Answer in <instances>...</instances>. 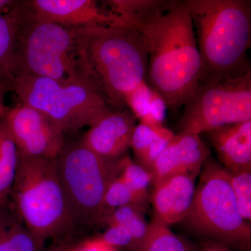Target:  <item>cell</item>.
Masks as SVG:
<instances>
[{
    "mask_svg": "<svg viewBox=\"0 0 251 251\" xmlns=\"http://www.w3.org/2000/svg\"><path fill=\"white\" fill-rule=\"evenodd\" d=\"M204 133L227 171L251 170V120L222 126Z\"/></svg>",
    "mask_w": 251,
    "mask_h": 251,
    "instance_id": "obj_15",
    "label": "cell"
},
{
    "mask_svg": "<svg viewBox=\"0 0 251 251\" xmlns=\"http://www.w3.org/2000/svg\"><path fill=\"white\" fill-rule=\"evenodd\" d=\"M229 181L239 214L247 221L251 220V170L228 171Z\"/></svg>",
    "mask_w": 251,
    "mask_h": 251,
    "instance_id": "obj_24",
    "label": "cell"
},
{
    "mask_svg": "<svg viewBox=\"0 0 251 251\" xmlns=\"http://www.w3.org/2000/svg\"><path fill=\"white\" fill-rule=\"evenodd\" d=\"M92 77L115 110L126 109L125 97L146 80L148 53L141 33L122 27L79 29Z\"/></svg>",
    "mask_w": 251,
    "mask_h": 251,
    "instance_id": "obj_3",
    "label": "cell"
},
{
    "mask_svg": "<svg viewBox=\"0 0 251 251\" xmlns=\"http://www.w3.org/2000/svg\"><path fill=\"white\" fill-rule=\"evenodd\" d=\"M150 87L145 80L125 97L126 106L130 109L131 113L139 121L150 115Z\"/></svg>",
    "mask_w": 251,
    "mask_h": 251,
    "instance_id": "obj_25",
    "label": "cell"
},
{
    "mask_svg": "<svg viewBox=\"0 0 251 251\" xmlns=\"http://www.w3.org/2000/svg\"><path fill=\"white\" fill-rule=\"evenodd\" d=\"M191 209L184 220L191 230L225 245L246 247L251 226L239 214L228 171L206 160Z\"/></svg>",
    "mask_w": 251,
    "mask_h": 251,
    "instance_id": "obj_8",
    "label": "cell"
},
{
    "mask_svg": "<svg viewBox=\"0 0 251 251\" xmlns=\"http://www.w3.org/2000/svg\"><path fill=\"white\" fill-rule=\"evenodd\" d=\"M45 242L25 226L9 204H0V251H45Z\"/></svg>",
    "mask_w": 251,
    "mask_h": 251,
    "instance_id": "obj_17",
    "label": "cell"
},
{
    "mask_svg": "<svg viewBox=\"0 0 251 251\" xmlns=\"http://www.w3.org/2000/svg\"><path fill=\"white\" fill-rule=\"evenodd\" d=\"M174 135V133L172 130L165 127L158 133L156 139L153 140V143L149 147L146 152L138 161L139 165L151 173L153 163L164 151Z\"/></svg>",
    "mask_w": 251,
    "mask_h": 251,
    "instance_id": "obj_27",
    "label": "cell"
},
{
    "mask_svg": "<svg viewBox=\"0 0 251 251\" xmlns=\"http://www.w3.org/2000/svg\"><path fill=\"white\" fill-rule=\"evenodd\" d=\"M9 204L25 226L44 242H67L77 233L59 180L57 158L19 156Z\"/></svg>",
    "mask_w": 251,
    "mask_h": 251,
    "instance_id": "obj_4",
    "label": "cell"
},
{
    "mask_svg": "<svg viewBox=\"0 0 251 251\" xmlns=\"http://www.w3.org/2000/svg\"><path fill=\"white\" fill-rule=\"evenodd\" d=\"M220 247H221V243L214 241L205 244L201 251H220Z\"/></svg>",
    "mask_w": 251,
    "mask_h": 251,
    "instance_id": "obj_34",
    "label": "cell"
},
{
    "mask_svg": "<svg viewBox=\"0 0 251 251\" xmlns=\"http://www.w3.org/2000/svg\"><path fill=\"white\" fill-rule=\"evenodd\" d=\"M103 225L118 226L125 228L131 236L134 242L133 246L145 237L149 226L142 214L141 208L134 204L121 206L115 209L105 218Z\"/></svg>",
    "mask_w": 251,
    "mask_h": 251,
    "instance_id": "obj_21",
    "label": "cell"
},
{
    "mask_svg": "<svg viewBox=\"0 0 251 251\" xmlns=\"http://www.w3.org/2000/svg\"><path fill=\"white\" fill-rule=\"evenodd\" d=\"M104 242L115 248H128L134 245L130 234L125 228L118 226H109L105 232L100 237Z\"/></svg>",
    "mask_w": 251,
    "mask_h": 251,
    "instance_id": "obj_28",
    "label": "cell"
},
{
    "mask_svg": "<svg viewBox=\"0 0 251 251\" xmlns=\"http://www.w3.org/2000/svg\"><path fill=\"white\" fill-rule=\"evenodd\" d=\"M201 58L199 86L251 72L250 0H186Z\"/></svg>",
    "mask_w": 251,
    "mask_h": 251,
    "instance_id": "obj_2",
    "label": "cell"
},
{
    "mask_svg": "<svg viewBox=\"0 0 251 251\" xmlns=\"http://www.w3.org/2000/svg\"><path fill=\"white\" fill-rule=\"evenodd\" d=\"M17 23L11 12L0 14V78L11 85L15 75Z\"/></svg>",
    "mask_w": 251,
    "mask_h": 251,
    "instance_id": "obj_20",
    "label": "cell"
},
{
    "mask_svg": "<svg viewBox=\"0 0 251 251\" xmlns=\"http://www.w3.org/2000/svg\"><path fill=\"white\" fill-rule=\"evenodd\" d=\"M11 91V85L6 80L0 78V118H1L7 110L6 103H5V98L6 94Z\"/></svg>",
    "mask_w": 251,
    "mask_h": 251,
    "instance_id": "obj_31",
    "label": "cell"
},
{
    "mask_svg": "<svg viewBox=\"0 0 251 251\" xmlns=\"http://www.w3.org/2000/svg\"><path fill=\"white\" fill-rule=\"evenodd\" d=\"M18 2L11 10L17 23L14 77L93 78L79 29L32 19L20 11Z\"/></svg>",
    "mask_w": 251,
    "mask_h": 251,
    "instance_id": "obj_5",
    "label": "cell"
},
{
    "mask_svg": "<svg viewBox=\"0 0 251 251\" xmlns=\"http://www.w3.org/2000/svg\"><path fill=\"white\" fill-rule=\"evenodd\" d=\"M167 109L168 107L163 97L156 90L150 87V103H149L150 115L157 122L163 125V122L166 118Z\"/></svg>",
    "mask_w": 251,
    "mask_h": 251,
    "instance_id": "obj_29",
    "label": "cell"
},
{
    "mask_svg": "<svg viewBox=\"0 0 251 251\" xmlns=\"http://www.w3.org/2000/svg\"><path fill=\"white\" fill-rule=\"evenodd\" d=\"M121 170L119 176L142 201L146 202L148 188L152 182L151 173L143 166L135 163L129 157H121Z\"/></svg>",
    "mask_w": 251,
    "mask_h": 251,
    "instance_id": "obj_23",
    "label": "cell"
},
{
    "mask_svg": "<svg viewBox=\"0 0 251 251\" xmlns=\"http://www.w3.org/2000/svg\"><path fill=\"white\" fill-rule=\"evenodd\" d=\"M1 119L20 157L55 159L65 145L62 130L42 112L29 105L20 103L8 108Z\"/></svg>",
    "mask_w": 251,
    "mask_h": 251,
    "instance_id": "obj_10",
    "label": "cell"
},
{
    "mask_svg": "<svg viewBox=\"0 0 251 251\" xmlns=\"http://www.w3.org/2000/svg\"><path fill=\"white\" fill-rule=\"evenodd\" d=\"M164 128V126H163L158 129H153L142 123L135 126L130 139V148L133 150L138 161L143 156L149 147L156 139L158 133Z\"/></svg>",
    "mask_w": 251,
    "mask_h": 251,
    "instance_id": "obj_26",
    "label": "cell"
},
{
    "mask_svg": "<svg viewBox=\"0 0 251 251\" xmlns=\"http://www.w3.org/2000/svg\"><path fill=\"white\" fill-rule=\"evenodd\" d=\"M136 118L126 109H112L82 135L80 143L105 159L117 160L130 148Z\"/></svg>",
    "mask_w": 251,
    "mask_h": 251,
    "instance_id": "obj_12",
    "label": "cell"
},
{
    "mask_svg": "<svg viewBox=\"0 0 251 251\" xmlns=\"http://www.w3.org/2000/svg\"><path fill=\"white\" fill-rule=\"evenodd\" d=\"M129 204H134L141 208L145 205V202L138 198L123 180L117 176L108 185L104 196L101 226L105 218L115 209Z\"/></svg>",
    "mask_w": 251,
    "mask_h": 251,
    "instance_id": "obj_22",
    "label": "cell"
},
{
    "mask_svg": "<svg viewBox=\"0 0 251 251\" xmlns=\"http://www.w3.org/2000/svg\"><path fill=\"white\" fill-rule=\"evenodd\" d=\"M45 251H73L72 244H71L69 241L57 242L49 249H46Z\"/></svg>",
    "mask_w": 251,
    "mask_h": 251,
    "instance_id": "obj_33",
    "label": "cell"
},
{
    "mask_svg": "<svg viewBox=\"0 0 251 251\" xmlns=\"http://www.w3.org/2000/svg\"><path fill=\"white\" fill-rule=\"evenodd\" d=\"M194 180L189 175H176L154 184L155 216L163 224L170 226L186 219L196 192Z\"/></svg>",
    "mask_w": 251,
    "mask_h": 251,
    "instance_id": "obj_14",
    "label": "cell"
},
{
    "mask_svg": "<svg viewBox=\"0 0 251 251\" xmlns=\"http://www.w3.org/2000/svg\"><path fill=\"white\" fill-rule=\"evenodd\" d=\"M121 158L105 159L77 143H66L57 158V171L77 232L101 226L103 198L119 176Z\"/></svg>",
    "mask_w": 251,
    "mask_h": 251,
    "instance_id": "obj_7",
    "label": "cell"
},
{
    "mask_svg": "<svg viewBox=\"0 0 251 251\" xmlns=\"http://www.w3.org/2000/svg\"><path fill=\"white\" fill-rule=\"evenodd\" d=\"M19 154L12 137L0 118V204H9L17 171Z\"/></svg>",
    "mask_w": 251,
    "mask_h": 251,
    "instance_id": "obj_19",
    "label": "cell"
},
{
    "mask_svg": "<svg viewBox=\"0 0 251 251\" xmlns=\"http://www.w3.org/2000/svg\"><path fill=\"white\" fill-rule=\"evenodd\" d=\"M178 0H108L107 9L117 15L125 27L138 30L143 25L171 9Z\"/></svg>",
    "mask_w": 251,
    "mask_h": 251,
    "instance_id": "obj_16",
    "label": "cell"
},
{
    "mask_svg": "<svg viewBox=\"0 0 251 251\" xmlns=\"http://www.w3.org/2000/svg\"><path fill=\"white\" fill-rule=\"evenodd\" d=\"M209 150L199 135L180 131L175 135L153 163V184L176 175H187L196 179L208 159Z\"/></svg>",
    "mask_w": 251,
    "mask_h": 251,
    "instance_id": "obj_13",
    "label": "cell"
},
{
    "mask_svg": "<svg viewBox=\"0 0 251 251\" xmlns=\"http://www.w3.org/2000/svg\"><path fill=\"white\" fill-rule=\"evenodd\" d=\"M72 249L73 251H117L115 248L104 242L100 237L84 241L77 245L72 244Z\"/></svg>",
    "mask_w": 251,
    "mask_h": 251,
    "instance_id": "obj_30",
    "label": "cell"
},
{
    "mask_svg": "<svg viewBox=\"0 0 251 251\" xmlns=\"http://www.w3.org/2000/svg\"><path fill=\"white\" fill-rule=\"evenodd\" d=\"M130 251H197L184 239L173 233L167 225L154 216L145 237L130 248Z\"/></svg>",
    "mask_w": 251,
    "mask_h": 251,
    "instance_id": "obj_18",
    "label": "cell"
},
{
    "mask_svg": "<svg viewBox=\"0 0 251 251\" xmlns=\"http://www.w3.org/2000/svg\"><path fill=\"white\" fill-rule=\"evenodd\" d=\"M20 103L42 112L64 135L93 125L112 110L92 77L54 80L18 75L11 82Z\"/></svg>",
    "mask_w": 251,
    "mask_h": 251,
    "instance_id": "obj_6",
    "label": "cell"
},
{
    "mask_svg": "<svg viewBox=\"0 0 251 251\" xmlns=\"http://www.w3.org/2000/svg\"><path fill=\"white\" fill-rule=\"evenodd\" d=\"M220 251H231L230 249H229L227 246L225 244H221V247H220Z\"/></svg>",
    "mask_w": 251,
    "mask_h": 251,
    "instance_id": "obj_35",
    "label": "cell"
},
{
    "mask_svg": "<svg viewBox=\"0 0 251 251\" xmlns=\"http://www.w3.org/2000/svg\"><path fill=\"white\" fill-rule=\"evenodd\" d=\"M17 5L28 17L71 29L125 27L121 18L94 0H24L18 1Z\"/></svg>",
    "mask_w": 251,
    "mask_h": 251,
    "instance_id": "obj_11",
    "label": "cell"
},
{
    "mask_svg": "<svg viewBox=\"0 0 251 251\" xmlns=\"http://www.w3.org/2000/svg\"><path fill=\"white\" fill-rule=\"evenodd\" d=\"M176 123L180 131L199 135L251 120V71L242 76L200 85Z\"/></svg>",
    "mask_w": 251,
    "mask_h": 251,
    "instance_id": "obj_9",
    "label": "cell"
},
{
    "mask_svg": "<svg viewBox=\"0 0 251 251\" xmlns=\"http://www.w3.org/2000/svg\"><path fill=\"white\" fill-rule=\"evenodd\" d=\"M15 0H0V14H6L17 4Z\"/></svg>",
    "mask_w": 251,
    "mask_h": 251,
    "instance_id": "obj_32",
    "label": "cell"
},
{
    "mask_svg": "<svg viewBox=\"0 0 251 251\" xmlns=\"http://www.w3.org/2000/svg\"><path fill=\"white\" fill-rule=\"evenodd\" d=\"M148 53L146 82L170 110L184 106L199 87L201 58L184 1L138 29Z\"/></svg>",
    "mask_w": 251,
    "mask_h": 251,
    "instance_id": "obj_1",
    "label": "cell"
}]
</instances>
